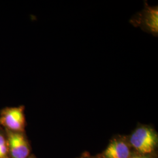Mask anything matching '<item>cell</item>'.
<instances>
[{
    "label": "cell",
    "mask_w": 158,
    "mask_h": 158,
    "mask_svg": "<svg viewBox=\"0 0 158 158\" xmlns=\"http://www.w3.org/2000/svg\"><path fill=\"white\" fill-rule=\"evenodd\" d=\"M36 158L35 156H34V155H31L29 156L28 158Z\"/></svg>",
    "instance_id": "cell-9"
},
{
    "label": "cell",
    "mask_w": 158,
    "mask_h": 158,
    "mask_svg": "<svg viewBox=\"0 0 158 158\" xmlns=\"http://www.w3.org/2000/svg\"><path fill=\"white\" fill-rule=\"evenodd\" d=\"M9 158H27L31 155V148L25 132L6 131Z\"/></svg>",
    "instance_id": "cell-4"
},
{
    "label": "cell",
    "mask_w": 158,
    "mask_h": 158,
    "mask_svg": "<svg viewBox=\"0 0 158 158\" xmlns=\"http://www.w3.org/2000/svg\"><path fill=\"white\" fill-rule=\"evenodd\" d=\"M128 142L138 154L151 155L158 145V134L151 126L141 125L133 131Z\"/></svg>",
    "instance_id": "cell-1"
},
{
    "label": "cell",
    "mask_w": 158,
    "mask_h": 158,
    "mask_svg": "<svg viewBox=\"0 0 158 158\" xmlns=\"http://www.w3.org/2000/svg\"><path fill=\"white\" fill-rule=\"evenodd\" d=\"M24 106L6 107L0 111V125L11 132H25L26 119Z\"/></svg>",
    "instance_id": "cell-2"
},
{
    "label": "cell",
    "mask_w": 158,
    "mask_h": 158,
    "mask_svg": "<svg viewBox=\"0 0 158 158\" xmlns=\"http://www.w3.org/2000/svg\"><path fill=\"white\" fill-rule=\"evenodd\" d=\"M0 158H9L8 145L6 130L0 125Z\"/></svg>",
    "instance_id": "cell-6"
},
{
    "label": "cell",
    "mask_w": 158,
    "mask_h": 158,
    "mask_svg": "<svg viewBox=\"0 0 158 158\" xmlns=\"http://www.w3.org/2000/svg\"><path fill=\"white\" fill-rule=\"evenodd\" d=\"M134 26L139 27L149 34L157 36L158 34V8L145 3L141 11L136 14L130 20Z\"/></svg>",
    "instance_id": "cell-3"
},
{
    "label": "cell",
    "mask_w": 158,
    "mask_h": 158,
    "mask_svg": "<svg viewBox=\"0 0 158 158\" xmlns=\"http://www.w3.org/2000/svg\"><path fill=\"white\" fill-rule=\"evenodd\" d=\"M152 158L151 155H140L138 154L134 156H131L130 158Z\"/></svg>",
    "instance_id": "cell-7"
},
{
    "label": "cell",
    "mask_w": 158,
    "mask_h": 158,
    "mask_svg": "<svg viewBox=\"0 0 158 158\" xmlns=\"http://www.w3.org/2000/svg\"><path fill=\"white\" fill-rule=\"evenodd\" d=\"M80 158H102V157H98V156H92L90 155H85L84 156H82Z\"/></svg>",
    "instance_id": "cell-8"
},
{
    "label": "cell",
    "mask_w": 158,
    "mask_h": 158,
    "mask_svg": "<svg viewBox=\"0 0 158 158\" xmlns=\"http://www.w3.org/2000/svg\"><path fill=\"white\" fill-rule=\"evenodd\" d=\"M131 156L129 142L123 138L113 139L102 154V158H128Z\"/></svg>",
    "instance_id": "cell-5"
}]
</instances>
